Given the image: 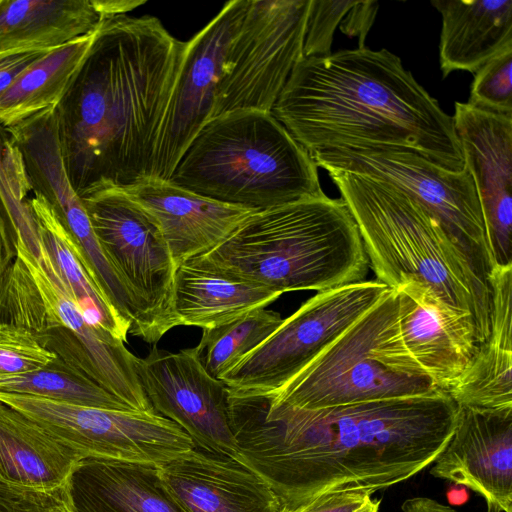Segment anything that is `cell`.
<instances>
[{"label":"cell","mask_w":512,"mask_h":512,"mask_svg":"<svg viewBox=\"0 0 512 512\" xmlns=\"http://www.w3.org/2000/svg\"><path fill=\"white\" fill-rule=\"evenodd\" d=\"M395 289L397 308L378 341L381 361L449 393L480 344L472 316L445 304L416 280H405Z\"/></svg>","instance_id":"4fadbf2b"},{"label":"cell","mask_w":512,"mask_h":512,"mask_svg":"<svg viewBox=\"0 0 512 512\" xmlns=\"http://www.w3.org/2000/svg\"><path fill=\"white\" fill-rule=\"evenodd\" d=\"M271 114L309 155L385 147L413 151L450 171L465 169L453 117L386 49L303 57Z\"/></svg>","instance_id":"3957f363"},{"label":"cell","mask_w":512,"mask_h":512,"mask_svg":"<svg viewBox=\"0 0 512 512\" xmlns=\"http://www.w3.org/2000/svg\"><path fill=\"white\" fill-rule=\"evenodd\" d=\"M93 0H0V49H53L93 33Z\"/></svg>","instance_id":"484cf974"},{"label":"cell","mask_w":512,"mask_h":512,"mask_svg":"<svg viewBox=\"0 0 512 512\" xmlns=\"http://www.w3.org/2000/svg\"><path fill=\"white\" fill-rule=\"evenodd\" d=\"M108 260L136 300L156 343L180 326L174 312L176 266L156 220L121 189L81 198Z\"/></svg>","instance_id":"7c38bea8"},{"label":"cell","mask_w":512,"mask_h":512,"mask_svg":"<svg viewBox=\"0 0 512 512\" xmlns=\"http://www.w3.org/2000/svg\"><path fill=\"white\" fill-rule=\"evenodd\" d=\"M248 0L227 2L189 41L158 133L150 178L168 181L182 155L211 119L228 47Z\"/></svg>","instance_id":"9a60e30c"},{"label":"cell","mask_w":512,"mask_h":512,"mask_svg":"<svg viewBox=\"0 0 512 512\" xmlns=\"http://www.w3.org/2000/svg\"><path fill=\"white\" fill-rule=\"evenodd\" d=\"M50 49H0V98L18 77Z\"/></svg>","instance_id":"e575fe53"},{"label":"cell","mask_w":512,"mask_h":512,"mask_svg":"<svg viewBox=\"0 0 512 512\" xmlns=\"http://www.w3.org/2000/svg\"><path fill=\"white\" fill-rule=\"evenodd\" d=\"M29 205L40 244L83 317L92 326L125 342L129 327L117 317L88 276L49 205L37 195L30 197Z\"/></svg>","instance_id":"4316f807"},{"label":"cell","mask_w":512,"mask_h":512,"mask_svg":"<svg viewBox=\"0 0 512 512\" xmlns=\"http://www.w3.org/2000/svg\"><path fill=\"white\" fill-rule=\"evenodd\" d=\"M0 392L73 405L133 411L120 399L57 356L41 368L24 374L0 377Z\"/></svg>","instance_id":"f1b7e54d"},{"label":"cell","mask_w":512,"mask_h":512,"mask_svg":"<svg viewBox=\"0 0 512 512\" xmlns=\"http://www.w3.org/2000/svg\"><path fill=\"white\" fill-rule=\"evenodd\" d=\"M377 280H364L321 291L283 319L258 347L223 374L229 393L272 394L278 391L388 290Z\"/></svg>","instance_id":"8fae6325"},{"label":"cell","mask_w":512,"mask_h":512,"mask_svg":"<svg viewBox=\"0 0 512 512\" xmlns=\"http://www.w3.org/2000/svg\"><path fill=\"white\" fill-rule=\"evenodd\" d=\"M397 291L380 299L278 391L271 404L303 410L439 392L430 380L395 371L379 358L380 333L397 307Z\"/></svg>","instance_id":"9c48e42d"},{"label":"cell","mask_w":512,"mask_h":512,"mask_svg":"<svg viewBox=\"0 0 512 512\" xmlns=\"http://www.w3.org/2000/svg\"><path fill=\"white\" fill-rule=\"evenodd\" d=\"M282 321L279 313L257 308L225 324L203 329L196 346L203 367L219 379L264 342Z\"/></svg>","instance_id":"f546056e"},{"label":"cell","mask_w":512,"mask_h":512,"mask_svg":"<svg viewBox=\"0 0 512 512\" xmlns=\"http://www.w3.org/2000/svg\"><path fill=\"white\" fill-rule=\"evenodd\" d=\"M310 157L327 172H348L401 191L437 221L488 281L495 262L480 201L466 167L450 171L413 151L385 147L323 148Z\"/></svg>","instance_id":"ba28073f"},{"label":"cell","mask_w":512,"mask_h":512,"mask_svg":"<svg viewBox=\"0 0 512 512\" xmlns=\"http://www.w3.org/2000/svg\"><path fill=\"white\" fill-rule=\"evenodd\" d=\"M380 503H381L380 499L372 498L368 503H366L357 512H379Z\"/></svg>","instance_id":"60d3db41"},{"label":"cell","mask_w":512,"mask_h":512,"mask_svg":"<svg viewBox=\"0 0 512 512\" xmlns=\"http://www.w3.org/2000/svg\"><path fill=\"white\" fill-rule=\"evenodd\" d=\"M467 103L484 111L512 115V48L502 51L474 73Z\"/></svg>","instance_id":"4dcf8cb0"},{"label":"cell","mask_w":512,"mask_h":512,"mask_svg":"<svg viewBox=\"0 0 512 512\" xmlns=\"http://www.w3.org/2000/svg\"><path fill=\"white\" fill-rule=\"evenodd\" d=\"M67 512H188L165 484L159 465L81 458L66 486Z\"/></svg>","instance_id":"7402d4cb"},{"label":"cell","mask_w":512,"mask_h":512,"mask_svg":"<svg viewBox=\"0 0 512 512\" xmlns=\"http://www.w3.org/2000/svg\"><path fill=\"white\" fill-rule=\"evenodd\" d=\"M55 357L26 329L0 322V377L41 368Z\"/></svg>","instance_id":"1f68e13d"},{"label":"cell","mask_w":512,"mask_h":512,"mask_svg":"<svg viewBox=\"0 0 512 512\" xmlns=\"http://www.w3.org/2000/svg\"><path fill=\"white\" fill-rule=\"evenodd\" d=\"M135 369L156 412L179 425L196 447L237 457L226 385L203 367L196 346L178 352L154 347Z\"/></svg>","instance_id":"2e32d148"},{"label":"cell","mask_w":512,"mask_h":512,"mask_svg":"<svg viewBox=\"0 0 512 512\" xmlns=\"http://www.w3.org/2000/svg\"><path fill=\"white\" fill-rule=\"evenodd\" d=\"M279 296L215 268L201 256L180 264L174 276L173 305L180 326L214 328Z\"/></svg>","instance_id":"d4e9b609"},{"label":"cell","mask_w":512,"mask_h":512,"mask_svg":"<svg viewBox=\"0 0 512 512\" xmlns=\"http://www.w3.org/2000/svg\"><path fill=\"white\" fill-rule=\"evenodd\" d=\"M377 10L378 3L375 1H356L342 20L341 31L348 36H358L359 47H365V36L374 22Z\"/></svg>","instance_id":"d590c367"},{"label":"cell","mask_w":512,"mask_h":512,"mask_svg":"<svg viewBox=\"0 0 512 512\" xmlns=\"http://www.w3.org/2000/svg\"><path fill=\"white\" fill-rule=\"evenodd\" d=\"M188 512H286L271 486L235 458L194 449L159 465Z\"/></svg>","instance_id":"ffe728a7"},{"label":"cell","mask_w":512,"mask_h":512,"mask_svg":"<svg viewBox=\"0 0 512 512\" xmlns=\"http://www.w3.org/2000/svg\"><path fill=\"white\" fill-rule=\"evenodd\" d=\"M310 0H248L228 47L212 118L235 111L271 113L304 57Z\"/></svg>","instance_id":"30bf717a"},{"label":"cell","mask_w":512,"mask_h":512,"mask_svg":"<svg viewBox=\"0 0 512 512\" xmlns=\"http://www.w3.org/2000/svg\"><path fill=\"white\" fill-rule=\"evenodd\" d=\"M317 168L271 113L235 111L202 127L168 181L260 211L325 194Z\"/></svg>","instance_id":"8992f818"},{"label":"cell","mask_w":512,"mask_h":512,"mask_svg":"<svg viewBox=\"0 0 512 512\" xmlns=\"http://www.w3.org/2000/svg\"><path fill=\"white\" fill-rule=\"evenodd\" d=\"M430 471L472 489L488 510L512 512V409L458 405L455 428Z\"/></svg>","instance_id":"ac0fdd59"},{"label":"cell","mask_w":512,"mask_h":512,"mask_svg":"<svg viewBox=\"0 0 512 512\" xmlns=\"http://www.w3.org/2000/svg\"><path fill=\"white\" fill-rule=\"evenodd\" d=\"M442 17L439 60L443 78L455 70L475 73L512 48V0H437Z\"/></svg>","instance_id":"cb8c5ba5"},{"label":"cell","mask_w":512,"mask_h":512,"mask_svg":"<svg viewBox=\"0 0 512 512\" xmlns=\"http://www.w3.org/2000/svg\"><path fill=\"white\" fill-rule=\"evenodd\" d=\"M0 402L82 457L160 465L196 447L175 422L154 412L111 410L0 392Z\"/></svg>","instance_id":"5bb4252c"},{"label":"cell","mask_w":512,"mask_h":512,"mask_svg":"<svg viewBox=\"0 0 512 512\" xmlns=\"http://www.w3.org/2000/svg\"><path fill=\"white\" fill-rule=\"evenodd\" d=\"M488 283L492 300L489 335L448 394L462 406L512 409V264L495 265Z\"/></svg>","instance_id":"603a6c76"},{"label":"cell","mask_w":512,"mask_h":512,"mask_svg":"<svg viewBox=\"0 0 512 512\" xmlns=\"http://www.w3.org/2000/svg\"><path fill=\"white\" fill-rule=\"evenodd\" d=\"M402 512H458L448 505L428 497H412L405 500L401 506ZM487 512H494L488 510Z\"/></svg>","instance_id":"8d00e7d4"},{"label":"cell","mask_w":512,"mask_h":512,"mask_svg":"<svg viewBox=\"0 0 512 512\" xmlns=\"http://www.w3.org/2000/svg\"><path fill=\"white\" fill-rule=\"evenodd\" d=\"M16 256L13 240L0 220V279Z\"/></svg>","instance_id":"ab89813d"},{"label":"cell","mask_w":512,"mask_h":512,"mask_svg":"<svg viewBox=\"0 0 512 512\" xmlns=\"http://www.w3.org/2000/svg\"><path fill=\"white\" fill-rule=\"evenodd\" d=\"M93 2L104 17L124 15L146 3L144 0H93Z\"/></svg>","instance_id":"74e56055"},{"label":"cell","mask_w":512,"mask_h":512,"mask_svg":"<svg viewBox=\"0 0 512 512\" xmlns=\"http://www.w3.org/2000/svg\"><path fill=\"white\" fill-rule=\"evenodd\" d=\"M185 47L156 17L102 19L54 106L63 163L80 198L150 177Z\"/></svg>","instance_id":"7a4b0ae2"},{"label":"cell","mask_w":512,"mask_h":512,"mask_svg":"<svg viewBox=\"0 0 512 512\" xmlns=\"http://www.w3.org/2000/svg\"><path fill=\"white\" fill-rule=\"evenodd\" d=\"M0 512H37L19 495L0 485Z\"/></svg>","instance_id":"f35d334b"},{"label":"cell","mask_w":512,"mask_h":512,"mask_svg":"<svg viewBox=\"0 0 512 512\" xmlns=\"http://www.w3.org/2000/svg\"><path fill=\"white\" fill-rule=\"evenodd\" d=\"M0 279V322L19 326L46 350L85 374L136 412H156L124 342L87 322L40 244L37 255L20 241Z\"/></svg>","instance_id":"52a82bcc"},{"label":"cell","mask_w":512,"mask_h":512,"mask_svg":"<svg viewBox=\"0 0 512 512\" xmlns=\"http://www.w3.org/2000/svg\"><path fill=\"white\" fill-rule=\"evenodd\" d=\"M201 257L280 295L362 282L370 267L348 206L326 194L252 213Z\"/></svg>","instance_id":"277c9868"},{"label":"cell","mask_w":512,"mask_h":512,"mask_svg":"<svg viewBox=\"0 0 512 512\" xmlns=\"http://www.w3.org/2000/svg\"><path fill=\"white\" fill-rule=\"evenodd\" d=\"M95 31L50 49L18 77L0 98V122L6 128L59 102Z\"/></svg>","instance_id":"83f0119b"},{"label":"cell","mask_w":512,"mask_h":512,"mask_svg":"<svg viewBox=\"0 0 512 512\" xmlns=\"http://www.w3.org/2000/svg\"><path fill=\"white\" fill-rule=\"evenodd\" d=\"M457 411L444 391L320 410L229 393L236 460L271 486L286 512L325 493H374L408 480L444 449Z\"/></svg>","instance_id":"6da1fadb"},{"label":"cell","mask_w":512,"mask_h":512,"mask_svg":"<svg viewBox=\"0 0 512 512\" xmlns=\"http://www.w3.org/2000/svg\"><path fill=\"white\" fill-rule=\"evenodd\" d=\"M356 1L310 0L303 46L304 57H322L331 54L336 27L355 5Z\"/></svg>","instance_id":"d6a6232c"},{"label":"cell","mask_w":512,"mask_h":512,"mask_svg":"<svg viewBox=\"0 0 512 512\" xmlns=\"http://www.w3.org/2000/svg\"><path fill=\"white\" fill-rule=\"evenodd\" d=\"M372 494L365 489L325 493L293 512H357L372 499Z\"/></svg>","instance_id":"836d02e7"},{"label":"cell","mask_w":512,"mask_h":512,"mask_svg":"<svg viewBox=\"0 0 512 512\" xmlns=\"http://www.w3.org/2000/svg\"><path fill=\"white\" fill-rule=\"evenodd\" d=\"M452 117L495 265L512 264V115L455 102Z\"/></svg>","instance_id":"e0dca14e"},{"label":"cell","mask_w":512,"mask_h":512,"mask_svg":"<svg viewBox=\"0 0 512 512\" xmlns=\"http://www.w3.org/2000/svg\"><path fill=\"white\" fill-rule=\"evenodd\" d=\"M361 235L376 280L395 288L408 279L469 313L479 343L489 335L491 289L437 221L401 191L367 177L328 172Z\"/></svg>","instance_id":"5b68a950"},{"label":"cell","mask_w":512,"mask_h":512,"mask_svg":"<svg viewBox=\"0 0 512 512\" xmlns=\"http://www.w3.org/2000/svg\"><path fill=\"white\" fill-rule=\"evenodd\" d=\"M81 458L34 421L0 402V485L37 512H67L66 486Z\"/></svg>","instance_id":"d6986e66"},{"label":"cell","mask_w":512,"mask_h":512,"mask_svg":"<svg viewBox=\"0 0 512 512\" xmlns=\"http://www.w3.org/2000/svg\"><path fill=\"white\" fill-rule=\"evenodd\" d=\"M157 222L178 266L222 243L254 210L201 196L158 178L121 189Z\"/></svg>","instance_id":"44dd1931"}]
</instances>
